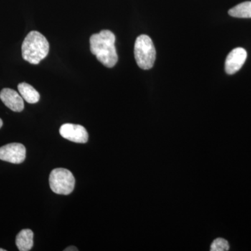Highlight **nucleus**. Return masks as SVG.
<instances>
[{
  "instance_id": "nucleus-1",
  "label": "nucleus",
  "mask_w": 251,
  "mask_h": 251,
  "mask_svg": "<svg viewBox=\"0 0 251 251\" xmlns=\"http://www.w3.org/2000/svg\"><path fill=\"white\" fill-rule=\"evenodd\" d=\"M90 42L91 52L99 62L108 68L115 67L118 56L115 48V36L111 31L103 30L93 34Z\"/></svg>"
},
{
  "instance_id": "nucleus-2",
  "label": "nucleus",
  "mask_w": 251,
  "mask_h": 251,
  "mask_svg": "<svg viewBox=\"0 0 251 251\" xmlns=\"http://www.w3.org/2000/svg\"><path fill=\"white\" fill-rule=\"evenodd\" d=\"M47 39L37 31H31L22 44L23 58L32 64H38L45 59L49 52Z\"/></svg>"
},
{
  "instance_id": "nucleus-3",
  "label": "nucleus",
  "mask_w": 251,
  "mask_h": 251,
  "mask_svg": "<svg viewBox=\"0 0 251 251\" xmlns=\"http://www.w3.org/2000/svg\"><path fill=\"white\" fill-rule=\"evenodd\" d=\"M135 59L140 69L149 70L156 60V49L151 38L145 34L138 36L135 43Z\"/></svg>"
},
{
  "instance_id": "nucleus-4",
  "label": "nucleus",
  "mask_w": 251,
  "mask_h": 251,
  "mask_svg": "<svg viewBox=\"0 0 251 251\" xmlns=\"http://www.w3.org/2000/svg\"><path fill=\"white\" fill-rule=\"evenodd\" d=\"M75 178L69 170L56 168L50 174V187L57 194H71L75 187Z\"/></svg>"
},
{
  "instance_id": "nucleus-5",
  "label": "nucleus",
  "mask_w": 251,
  "mask_h": 251,
  "mask_svg": "<svg viewBox=\"0 0 251 251\" xmlns=\"http://www.w3.org/2000/svg\"><path fill=\"white\" fill-rule=\"evenodd\" d=\"M26 148L21 143H11L0 148V160L14 164L22 163L25 159Z\"/></svg>"
},
{
  "instance_id": "nucleus-6",
  "label": "nucleus",
  "mask_w": 251,
  "mask_h": 251,
  "mask_svg": "<svg viewBox=\"0 0 251 251\" xmlns=\"http://www.w3.org/2000/svg\"><path fill=\"white\" fill-rule=\"evenodd\" d=\"M61 136L76 143H86L89 135L85 127L74 124H64L59 128Z\"/></svg>"
},
{
  "instance_id": "nucleus-7",
  "label": "nucleus",
  "mask_w": 251,
  "mask_h": 251,
  "mask_svg": "<svg viewBox=\"0 0 251 251\" xmlns=\"http://www.w3.org/2000/svg\"><path fill=\"white\" fill-rule=\"evenodd\" d=\"M247 58V52L242 48L232 50L227 55L225 64L226 72L229 75L235 74L240 70Z\"/></svg>"
},
{
  "instance_id": "nucleus-8",
  "label": "nucleus",
  "mask_w": 251,
  "mask_h": 251,
  "mask_svg": "<svg viewBox=\"0 0 251 251\" xmlns=\"http://www.w3.org/2000/svg\"><path fill=\"white\" fill-rule=\"evenodd\" d=\"M0 99L6 107L13 111L19 112L24 109L23 97L12 89H3L0 92Z\"/></svg>"
},
{
  "instance_id": "nucleus-9",
  "label": "nucleus",
  "mask_w": 251,
  "mask_h": 251,
  "mask_svg": "<svg viewBox=\"0 0 251 251\" xmlns=\"http://www.w3.org/2000/svg\"><path fill=\"white\" fill-rule=\"evenodd\" d=\"M34 233L29 229L21 230L16 236V244L20 251H29L32 249L34 245L33 242Z\"/></svg>"
},
{
  "instance_id": "nucleus-10",
  "label": "nucleus",
  "mask_w": 251,
  "mask_h": 251,
  "mask_svg": "<svg viewBox=\"0 0 251 251\" xmlns=\"http://www.w3.org/2000/svg\"><path fill=\"white\" fill-rule=\"evenodd\" d=\"M18 91L23 99L28 103H36L40 99V94L32 87V86L22 82L18 86Z\"/></svg>"
},
{
  "instance_id": "nucleus-11",
  "label": "nucleus",
  "mask_w": 251,
  "mask_h": 251,
  "mask_svg": "<svg viewBox=\"0 0 251 251\" xmlns=\"http://www.w3.org/2000/svg\"><path fill=\"white\" fill-rule=\"evenodd\" d=\"M229 16L240 18H251V1H244L234 6L228 11Z\"/></svg>"
},
{
  "instance_id": "nucleus-12",
  "label": "nucleus",
  "mask_w": 251,
  "mask_h": 251,
  "mask_svg": "<svg viewBox=\"0 0 251 251\" xmlns=\"http://www.w3.org/2000/svg\"><path fill=\"white\" fill-rule=\"evenodd\" d=\"M229 249V243L223 238H217L211 244V251H227Z\"/></svg>"
},
{
  "instance_id": "nucleus-13",
  "label": "nucleus",
  "mask_w": 251,
  "mask_h": 251,
  "mask_svg": "<svg viewBox=\"0 0 251 251\" xmlns=\"http://www.w3.org/2000/svg\"><path fill=\"white\" fill-rule=\"evenodd\" d=\"M64 251H78V249H77L76 247H69L67 248V249H64Z\"/></svg>"
},
{
  "instance_id": "nucleus-14",
  "label": "nucleus",
  "mask_w": 251,
  "mask_h": 251,
  "mask_svg": "<svg viewBox=\"0 0 251 251\" xmlns=\"http://www.w3.org/2000/svg\"><path fill=\"white\" fill-rule=\"evenodd\" d=\"M2 125H3L2 120H1V119H0V128H1V126H2Z\"/></svg>"
},
{
  "instance_id": "nucleus-15",
  "label": "nucleus",
  "mask_w": 251,
  "mask_h": 251,
  "mask_svg": "<svg viewBox=\"0 0 251 251\" xmlns=\"http://www.w3.org/2000/svg\"><path fill=\"white\" fill-rule=\"evenodd\" d=\"M0 251H6V250H5V249H0Z\"/></svg>"
}]
</instances>
